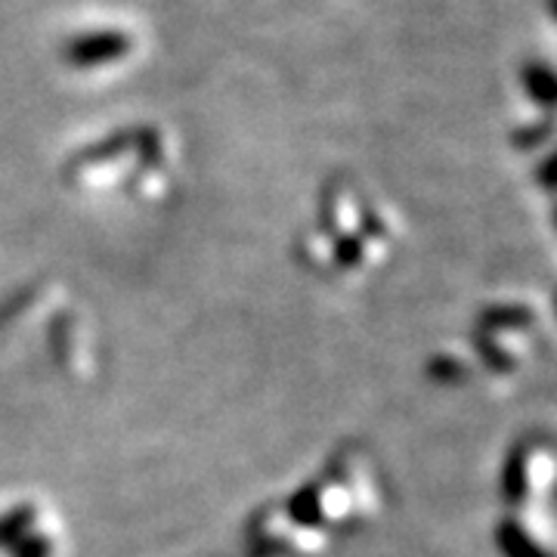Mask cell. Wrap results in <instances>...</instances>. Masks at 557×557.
Listing matches in <instances>:
<instances>
[{"instance_id":"3","label":"cell","mask_w":557,"mask_h":557,"mask_svg":"<svg viewBox=\"0 0 557 557\" xmlns=\"http://www.w3.org/2000/svg\"><path fill=\"white\" fill-rule=\"evenodd\" d=\"M288 515H292V520L300 523V527H319V523H322V508H319L317 486L300 490L298 496L292 498V505H288Z\"/></svg>"},{"instance_id":"5","label":"cell","mask_w":557,"mask_h":557,"mask_svg":"<svg viewBox=\"0 0 557 557\" xmlns=\"http://www.w3.org/2000/svg\"><path fill=\"white\" fill-rule=\"evenodd\" d=\"M502 490L508 502H520L523 490H527V471H523V453H515L508 468H505V480H502Z\"/></svg>"},{"instance_id":"7","label":"cell","mask_w":557,"mask_h":557,"mask_svg":"<svg viewBox=\"0 0 557 557\" xmlns=\"http://www.w3.org/2000/svg\"><path fill=\"white\" fill-rule=\"evenodd\" d=\"M335 255L344 267H357L362 260V248H359L357 236H335Z\"/></svg>"},{"instance_id":"6","label":"cell","mask_w":557,"mask_h":557,"mask_svg":"<svg viewBox=\"0 0 557 557\" xmlns=\"http://www.w3.org/2000/svg\"><path fill=\"white\" fill-rule=\"evenodd\" d=\"M28 523H32V508H20L16 515L0 520V545H10V548L20 545Z\"/></svg>"},{"instance_id":"8","label":"cell","mask_w":557,"mask_h":557,"mask_svg":"<svg viewBox=\"0 0 557 557\" xmlns=\"http://www.w3.org/2000/svg\"><path fill=\"white\" fill-rule=\"evenodd\" d=\"M486 322H493V325H523V322H527V313H523V310H515V307H502V310L486 313Z\"/></svg>"},{"instance_id":"4","label":"cell","mask_w":557,"mask_h":557,"mask_svg":"<svg viewBox=\"0 0 557 557\" xmlns=\"http://www.w3.org/2000/svg\"><path fill=\"white\" fill-rule=\"evenodd\" d=\"M527 87H530L533 100H539L542 106H552V97H555V78H552V69H548V65H533V69H527Z\"/></svg>"},{"instance_id":"9","label":"cell","mask_w":557,"mask_h":557,"mask_svg":"<svg viewBox=\"0 0 557 557\" xmlns=\"http://www.w3.org/2000/svg\"><path fill=\"white\" fill-rule=\"evenodd\" d=\"M16 548V557H47L50 555V548H47V539H25L20 545H13Z\"/></svg>"},{"instance_id":"2","label":"cell","mask_w":557,"mask_h":557,"mask_svg":"<svg viewBox=\"0 0 557 557\" xmlns=\"http://www.w3.org/2000/svg\"><path fill=\"white\" fill-rule=\"evenodd\" d=\"M496 539L498 545H502V552H505V557H548L545 552H539L536 542H530V536L520 527H515L511 520H505L498 527Z\"/></svg>"},{"instance_id":"1","label":"cell","mask_w":557,"mask_h":557,"mask_svg":"<svg viewBox=\"0 0 557 557\" xmlns=\"http://www.w3.org/2000/svg\"><path fill=\"white\" fill-rule=\"evenodd\" d=\"M131 53V38L121 32H100V35H81L72 47H69V60L90 69V65H106Z\"/></svg>"}]
</instances>
